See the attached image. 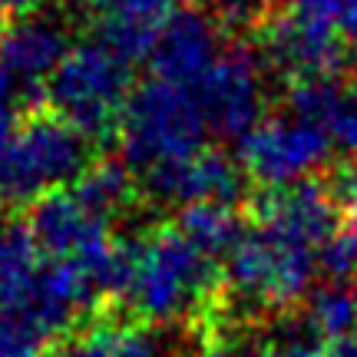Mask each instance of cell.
<instances>
[{"instance_id": "obj_1", "label": "cell", "mask_w": 357, "mask_h": 357, "mask_svg": "<svg viewBox=\"0 0 357 357\" xmlns=\"http://www.w3.org/2000/svg\"><path fill=\"white\" fill-rule=\"evenodd\" d=\"M341 229V205L318 182L265 189L255 225L242 231L229 255V288L252 311H281L314 284L324 242Z\"/></svg>"}, {"instance_id": "obj_2", "label": "cell", "mask_w": 357, "mask_h": 357, "mask_svg": "<svg viewBox=\"0 0 357 357\" xmlns=\"http://www.w3.org/2000/svg\"><path fill=\"white\" fill-rule=\"evenodd\" d=\"M215 261L178 225L149 229L123 245L119 294L136 318L155 328L189 321L215 291Z\"/></svg>"}, {"instance_id": "obj_3", "label": "cell", "mask_w": 357, "mask_h": 357, "mask_svg": "<svg viewBox=\"0 0 357 357\" xmlns=\"http://www.w3.org/2000/svg\"><path fill=\"white\" fill-rule=\"evenodd\" d=\"M281 77L331 79L357 50V0H281L261 37Z\"/></svg>"}, {"instance_id": "obj_4", "label": "cell", "mask_w": 357, "mask_h": 357, "mask_svg": "<svg viewBox=\"0 0 357 357\" xmlns=\"http://www.w3.org/2000/svg\"><path fill=\"white\" fill-rule=\"evenodd\" d=\"M116 132L123 162L136 176L199 153L208 139V126L192 89L162 77L146 79L129 93Z\"/></svg>"}, {"instance_id": "obj_5", "label": "cell", "mask_w": 357, "mask_h": 357, "mask_svg": "<svg viewBox=\"0 0 357 357\" xmlns=\"http://www.w3.org/2000/svg\"><path fill=\"white\" fill-rule=\"evenodd\" d=\"M89 166V139L63 116L43 113L17 123L0 149V205L37 202Z\"/></svg>"}, {"instance_id": "obj_6", "label": "cell", "mask_w": 357, "mask_h": 357, "mask_svg": "<svg viewBox=\"0 0 357 357\" xmlns=\"http://www.w3.org/2000/svg\"><path fill=\"white\" fill-rule=\"evenodd\" d=\"M132 93L129 60L109 50L100 40L70 47L60 66L47 79V96L56 116L77 126L86 139L109 136L119 126Z\"/></svg>"}, {"instance_id": "obj_7", "label": "cell", "mask_w": 357, "mask_h": 357, "mask_svg": "<svg viewBox=\"0 0 357 357\" xmlns=\"http://www.w3.org/2000/svg\"><path fill=\"white\" fill-rule=\"evenodd\" d=\"M113 222L116 215L100 208L77 182H70L40 195L26 229L43 255L79 261L102 281L106 291H119L123 245L113 238Z\"/></svg>"}, {"instance_id": "obj_8", "label": "cell", "mask_w": 357, "mask_h": 357, "mask_svg": "<svg viewBox=\"0 0 357 357\" xmlns=\"http://www.w3.org/2000/svg\"><path fill=\"white\" fill-rule=\"evenodd\" d=\"M334 153L331 136L314 119L294 113L261 116L238 139V166L265 189H281L311 178L328 166Z\"/></svg>"}, {"instance_id": "obj_9", "label": "cell", "mask_w": 357, "mask_h": 357, "mask_svg": "<svg viewBox=\"0 0 357 357\" xmlns=\"http://www.w3.org/2000/svg\"><path fill=\"white\" fill-rule=\"evenodd\" d=\"M192 96L205 116L208 136L218 139H242L248 129L265 116V79L261 66L252 53L225 50L202 77L192 83Z\"/></svg>"}, {"instance_id": "obj_10", "label": "cell", "mask_w": 357, "mask_h": 357, "mask_svg": "<svg viewBox=\"0 0 357 357\" xmlns=\"http://www.w3.org/2000/svg\"><path fill=\"white\" fill-rule=\"evenodd\" d=\"M70 50V30L53 13H24L0 33V79L24 100L37 96Z\"/></svg>"}, {"instance_id": "obj_11", "label": "cell", "mask_w": 357, "mask_h": 357, "mask_svg": "<svg viewBox=\"0 0 357 357\" xmlns=\"http://www.w3.org/2000/svg\"><path fill=\"white\" fill-rule=\"evenodd\" d=\"M242 176L245 172L238 162L205 146L185 159L146 172L139 182L142 192L153 195L159 205L185 208L195 202H235L242 195Z\"/></svg>"}, {"instance_id": "obj_12", "label": "cell", "mask_w": 357, "mask_h": 357, "mask_svg": "<svg viewBox=\"0 0 357 357\" xmlns=\"http://www.w3.org/2000/svg\"><path fill=\"white\" fill-rule=\"evenodd\" d=\"M178 10L182 0H86L89 30L129 63L153 53Z\"/></svg>"}, {"instance_id": "obj_13", "label": "cell", "mask_w": 357, "mask_h": 357, "mask_svg": "<svg viewBox=\"0 0 357 357\" xmlns=\"http://www.w3.org/2000/svg\"><path fill=\"white\" fill-rule=\"evenodd\" d=\"M225 50L218 24L199 10H178L176 20L153 47V77L172 79L178 86H192Z\"/></svg>"}, {"instance_id": "obj_14", "label": "cell", "mask_w": 357, "mask_h": 357, "mask_svg": "<svg viewBox=\"0 0 357 357\" xmlns=\"http://www.w3.org/2000/svg\"><path fill=\"white\" fill-rule=\"evenodd\" d=\"M288 109L314 119L331 136L334 149L357 162V86H337L331 79H301L291 86Z\"/></svg>"}, {"instance_id": "obj_15", "label": "cell", "mask_w": 357, "mask_h": 357, "mask_svg": "<svg viewBox=\"0 0 357 357\" xmlns=\"http://www.w3.org/2000/svg\"><path fill=\"white\" fill-rule=\"evenodd\" d=\"M66 357H176L172 341L149 321H96Z\"/></svg>"}, {"instance_id": "obj_16", "label": "cell", "mask_w": 357, "mask_h": 357, "mask_svg": "<svg viewBox=\"0 0 357 357\" xmlns=\"http://www.w3.org/2000/svg\"><path fill=\"white\" fill-rule=\"evenodd\" d=\"M305 334L314 341H344L357 334V288L351 281L328 278L305 294Z\"/></svg>"}, {"instance_id": "obj_17", "label": "cell", "mask_w": 357, "mask_h": 357, "mask_svg": "<svg viewBox=\"0 0 357 357\" xmlns=\"http://www.w3.org/2000/svg\"><path fill=\"white\" fill-rule=\"evenodd\" d=\"M43 265L37 238L26 225L0 218V305H20Z\"/></svg>"}, {"instance_id": "obj_18", "label": "cell", "mask_w": 357, "mask_h": 357, "mask_svg": "<svg viewBox=\"0 0 357 357\" xmlns=\"http://www.w3.org/2000/svg\"><path fill=\"white\" fill-rule=\"evenodd\" d=\"M178 229L212 258H225L242 238V218L231 208V202H195L178 208Z\"/></svg>"}, {"instance_id": "obj_19", "label": "cell", "mask_w": 357, "mask_h": 357, "mask_svg": "<svg viewBox=\"0 0 357 357\" xmlns=\"http://www.w3.org/2000/svg\"><path fill=\"white\" fill-rule=\"evenodd\" d=\"M53 337L17 305H0V357H47Z\"/></svg>"}, {"instance_id": "obj_20", "label": "cell", "mask_w": 357, "mask_h": 357, "mask_svg": "<svg viewBox=\"0 0 357 357\" xmlns=\"http://www.w3.org/2000/svg\"><path fill=\"white\" fill-rule=\"evenodd\" d=\"M318 268H321V275H328V278H341V281L354 278L357 275V222L337 229L324 242Z\"/></svg>"}, {"instance_id": "obj_21", "label": "cell", "mask_w": 357, "mask_h": 357, "mask_svg": "<svg viewBox=\"0 0 357 357\" xmlns=\"http://www.w3.org/2000/svg\"><path fill=\"white\" fill-rule=\"evenodd\" d=\"M275 0H212V13L222 26L231 30H252L261 20H268Z\"/></svg>"}, {"instance_id": "obj_22", "label": "cell", "mask_w": 357, "mask_h": 357, "mask_svg": "<svg viewBox=\"0 0 357 357\" xmlns=\"http://www.w3.org/2000/svg\"><path fill=\"white\" fill-rule=\"evenodd\" d=\"M20 102H24V96H20L10 83L0 79V149H3V142L13 136L17 123H20Z\"/></svg>"}, {"instance_id": "obj_23", "label": "cell", "mask_w": 357, "mask_h": 357, "mask_svg": "<svg viewBox=\"0 0 357 357\" xmlns=\"http://www.w3.org/2000/svg\"><path fill=\"white\" fill-rule=\"evenodd\" d=\"M337 199H341V205L347 208L351 222H357V166H351L344 172V178H341V189H337Z\"/></svg>"}, {"instance_id": "obj_24", "label": "cell", "mask_w": 357, "mask_h": 357, "mask_svg": "<svg viewBox=\"0 0 357 357\" xmlns=\"http://www.w3.org/2000/svg\"><path fill=\"white\" fill-rule=\"evenodd\" d=\"M205 357H271V354L261 344H218Z\"/></svg>"}, {"instance_id": "obj_25", "label": "cell", "mask_w": 357, "mask_h": 357, "mask_svg": "<svg viewBox=\"0 0 357 357\" xmlns=\"http://www.w3.org/2000/svg\"><path fill=\"white\" fill-rule=\"evenodd\" d=\"M37 7H40V0H0V10H3V13H17V17L33 13Z\"/></svg>"}, {"instance_id": "obj_26", "label": "cell", "mask_w": 357, "mask_h": 357, "mask_svg": "<svg viewBox=\"0 0 357 357\" xmlns=\"http://www.w3.org/2000/svg\"><path fill=\"white\" fill-rule=\"evenodd\" d=\"M328 357H357V334L354 337H344V341H334V344H328V351H324Z\"/></svg>"}, {"instance_id": "obj_27", "label": "cell", "mask_w": 357, "mask_h": 357, "mask_svg": "<svg viewBox=\"0 0 357 357\" xmlns=\"http://www.w3.org/2000/svg\"><path fill=\"white\" fill-rule=\"evenodd\" d=\"M3 17H7V13H3V10H0V33H3Z\"/></svg>"}]
</instances>
